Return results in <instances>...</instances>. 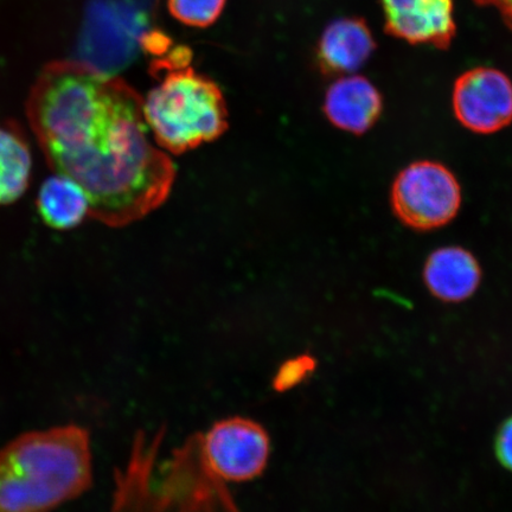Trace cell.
<instances>
[{"mask_svg":"<svg viewBox=\"0 0 512 512\" xmlns=\"http://www.w3.org/2000/svg\"><path fill=\"white\" fill-rule=\"evenodd\" d=\"M144 99L81 62H57L32 87L27 114L56 174L79 184L92 219L125 227L162 206L176 170L152 143Z\"/></svg>","mask_w":512,"mask_h":512,"instance_id":"1","label":"cell"},{"mask_svg":"<svg viewBox=\"0 0 512 512\" xmlns=\"http://www.w3.org/2000/svg\"><path fill=\"white\" fill-rule=\"evenodd\" d=\"M92 479L85 428L25 433L0 448V512H51L86 492Z\"/></svg>","mask_w":512,"mask_h":512,"instance_id":"2","label":"cell"},{"mask_svg":"<svg viewBox=\"0 0 512 512\" xmlns=\"http://www.w3.org/2000/svg\"><path fill=\"white\" fill-rule=\"evenodd\" d=\"M163 433L139 435L126 469L117 475L112 512H239L204 459L201 434L157 466Z\"/></svg>","mask_w":512,"mask_h":512,"instance_id":"3","label":"cell"},{"mask_svg":"<svg viewBox=\"0 0 512 512\" xmlns=\"http://www.w3.org/2000/svg\"><path fill=\"white\" fill-rule=\"evenodd\" d=\"M143 108L156 144L174 155L213 142L228 127L220 88L189 66L165 70Z\"/></svg>","mask_w":512,"mask_h":512,"instance_id":"4","label":"cell"},{"mask_svg":"<svg viewBox=\"0 0 512 512\" xmlns=\"http://www.w3.org/2000/svg\"><path fill=\"white\" fill-rule=\"evenodd\" d=\"M394 214L405 226L428 232L450 223L462 206V188L445 165L422 160L403 169L390 194Z\"/></svg>","mask_w":512,"mask_h":512,"instance_id":"5","label":"cell"},{"mask_svg":"<svg viewBox=\"0 0 512 512\" xmlns=\"http://www.w3.org/2000/svg\"><path fill=\"white\" fill-rule=\"evenodd\" d=\"M201 443L209 469L222 482L258 478L270 459V435L259 422L241 416L217 421L201 434Z\"/></svg>","mask_w":512,"mask_h":512,"instance_id":"6","label":"cell"},{"mask_svg":"<svg viewBox=\"0 0 512 512\" xmlns=\"http://www.w3.org/2000/svg\"><path fill=\"white\" fill-rule=\"evenodd\" d=\"M452 106L467 130L479 134L501 131L512 121V82L498 69L467 70L454 83Z\"/></svg>","mask_w":512,"mask_h":512,"instance_id":"7","label":"cell"},{"mask_svg":"<svg viewBox=\"0 0 512 512\" xmlns=\"http://www.w3.org/2000/svg\"><path fill=\"white\" fill-rule=\"evenodd\" d=\"M384 29L411 44L451 47L457 34L453 0H382Z\"/></svg>","mask_w":512,"mask_h":512,"instance_id":"8","label":"cell"},{"mask_svg":"<svg viewBox=\"0 0 512 512\" xmlns=\"http://www.w3.org/2000/svg\"><path fill=\"white\" fill-rule=\"evenodd\" d=\"M382 95L363 76H344L329 88L324 112L332 124L354 134H363L380 119Z\"/></svg>","mask_w":512,"mask_h":512,"instance_id":"9","label":"cell"},{"mask_svg":"<svg viewBox=\"0 0 512 512\" xmlns=\"http://www.w3.org/2000/svg\"><path fill=\"white\" fill-rule=\"evenodd\" d=\"M373 35L360 18H343L325 29L318 46V62L326 74L355 73L373 55Z\"/></svg>","mask_w":512,"mask_h":512,"instance_id":"10","label":"cell"},{"mask_svg":"<svg viewBox=\"0 0 512 512\" xmlns=\"http://www.w3.org/2000/svg\"><path fill=\"white\" fill-rule=\"evenodd\" d=\"M424 279L434 297L446 303H459L477 291L482 270L475 256L466 249L443 247L427 259Z\"/></svg>","mask_w":512,"mask_h":512,"instance_id":"11","label":"cell"},{"mask_svg":"<svg viewBox=\"0 0 512 512\" xmlns=\"http://www.w3.org/2000/svg\"><path fill=\"white\" fill-rule=\"evenodd\" d=\"M38 213L50 228L67 230L80 226L91 215L85 191L72 179L56 174L43 183L37 198Z\"/></svg>","mask_w":512,"mask_h":512,"instance_id":"12","label":"cell"},{"mask_svg":"<svg viewBox=\"0 0 512 512\" xmlns=\"http://www.w3.org/2000/svg\"><path fill=\"white\" fill-rule=\"evenodd\" d=\"M32 157L27 139L11 124H0V207L16 202L27 191Z\"/></svg>","mask_w":512,"mask_h":512,"instance_id":"13","label":"cell"},{"mask_svg":"<svg viewBox=\"0 0 512 512\" xmlns=\"http://www.w3.org/2000/svg\"><path fill=\"white\" fill-rule=\"evenodd\" d=\"M224 4L226 0H168L171 15L194 28H206L215 23Z\"/></svg>","mask_w":512,"mask_h":512,"instance_id":"14","label":"cell"},{"mask_svg":"<svg viewBox=\"0 0 512 512\" xmlns=\"http://www.w3.org/2000/svg\"><path fill=\"white\" fill-rule=\"evenodd\" d=\"M317 360L311 355H299L285 361L275 373L272 386L275 392L285 393L296 388L315 373Z\"/></svg>","mask_w":512,"mask_h":512,"instance_id":"15","label":"cell"},{"mask_svg":"<svg viewBox=\"0 0 512 512\" xmlns=\"http://www.w3.org/2000/svg\"><path fill=\"white\" fill-rule=\"evenodd\" d=\"M496 452L499 462L512 471V418L498 432Z\"/></svg>","mask_w":512,"mask_h":512,"instance_id":"16","label":"cell"},{"mask_svg":"<svg viewBox=\"0 0 512 512\" xmlns=\"http://www.w3.org/2000/svg\"><path fill=\"white\" fill-rule=\"evenodd\" d=\"M480 6H491L498 10L503 21L512 30V0H473Z\"/></svg>","mask_w":512,"mask_h":512,"instance_id":"17","label":"cell"}]
</instances>
